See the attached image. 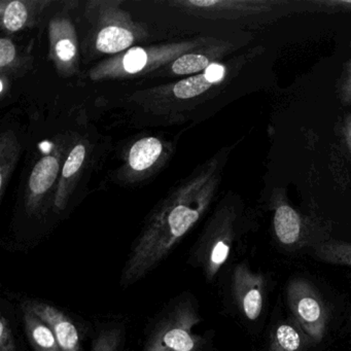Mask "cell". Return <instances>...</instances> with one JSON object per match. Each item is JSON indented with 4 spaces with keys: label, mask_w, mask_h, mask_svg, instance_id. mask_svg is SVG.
<instances>
[{
    "label": "cell",
    "mask_w": 351,
    "mask_h": 351,
    "mask_svg": "<svg viewBox=\"0 0 351 351\" xmlns=\"http://www.w3.org/2000/svg\"><path fill=\"white\" fill-rule=\"evenodd\" d=\"M201 322L194 295L180 293L152 322L143 351H208V338L195 330Z\"/></svg>",
    "instance_id": "6da1fadb"
},
{
    "label": "cell",
    "mask_w": 351,
    "mask_h": 351,
    "mask_svg": "<svg viewBox=\"0 0 351 351\" xmlns=\"http://www.w3.org/2000/svg\"><path fill=\"white\" fill-rule=\"evenodd\" d=\"M287 297L293 319L312 343L322 342L328 328V309L315 287L307 279H291Z\"/></svg>",
    "instance_id": "7a4b0ae2"
},
{
    "label": "cell",
    "mask_w": 351,
    "mask_h": 351,
    "mask_svg": "<svg viewBox=\"0 0 351 351\" xmlns=\"http://www.w3.org/2000/svg\"><path fill=\"white\" fill-rule=\"evenodd\" d=\"M232 293L244 317L250 322L260 317L265 299V278L262 274L250 270L244 263L237 265L232 275Z\"/></svg>",
    "instance_id": "3957f363"
},
{
    "label": "cell",
    "mask_w": 351,
    "mask_h": 351,
    "mask_svg": "<svg viewBox=\"0 0 351 351\" xmlns=\"http://www.w3.org/2000/svg\"><path fill=\"white\" fill-rule=\"evenodd\" d=\"M273 230L279 243L287 250H299L309 244L303 217L282 195L272 197Z\"/></svg>",
    "instance_id": "277c9868"
},
{
    "label": "cell",
    "mask_w": 351,
    "mask_h": 351,
    "mask_svg": "<svg viewBox=\"0 0 351 351\" xmlns=\"http://www.w3.org/2000/svg\"><path fill=\"white\" fill-rule=\"evenodd\" d=\"M22 303L52 328L61 351H82L81 332L66 312L40 300L27 299Z\"/></svg>",
    "instance_id": "5b68a950"
},
{
    "label": "cell",
    "mask_w": 351,
    "mask_h": 351,
    "mask_svg": "<svg viewBox=\"0 0 351 351\" xmlns=\"http://www.w3.org/2000/svg\"><path fill=\"white\" fill-rule=\"evenodd\" d=\"M312 341L295 319L282 320L271 332L268 351H307Z\"/></svg>",
    "instance_id": "8992f818"
},
{
    "label": "cell",
    "mask_w": 351,
    "mask_h": 351,
    "mask_svg": "<svg viewBox=\"0 0 351 351\" xmlns=\"http://www.w3.org/2000/svg\"><path fill=\"white\" fill-rule=\"evenodd\" d=\"M22 319L28 341L34 351H61L52 328L21 303Z\"/></svg>",
    "instance_id": "52a82bcc"
},
{
    "label": "cell",
    "mask_w": 351,
    "mask_h": 351,
    "mask_svg": "<svg viewBox=\"0 0 351 351\" xmlns=\"http://www.w3.org/2000/svg\"><path fill=\"white\" fill-rule=\"evenodd\" d=\"M311 248L313 256L322 262L351 267V242L322 240Z\"/></svg>",
    "instance_id": "ba28073f"
},
{
    "label": "cell",
    "mask_w": 351,
    "mask_h": 351,
    "mask_svg": "<svg viewBox=\"0 0 351 351\" xmlns=\"http://www.w3.org/2000/svg\"><path fill=\"white\" fill-rule=\"evenodd\" d=\"M162 145L157 138L149 137L137 141L130 151L129 163L136 171L151 167L161 155Z\"/></svg>",
    "instance_id": "9c48e42d"
},
{
    "label": "cell",
    "mask_w": 351,
    "mask_h": 351,
    "mask_svg": "<svg viewBox=\"0 0 351 351\" xmlns=\"http://www.w3.org/2000/svg\"><path fill=\"white\" fill-rule=\"evenodd\" d=\"M126 328L120 322L104 324L98 330L92 344L91 351H122Z\"/></svg>",
    "instance_id": "30bf717a"
},
{
    "label": "cell",
    "mask_w": 351,
    "mask_h": 351,
    "mask_svg": "<svg viewBox=\"0 0 351 351\" xmlns=\"http://www.w3.org/2000/svg\"><path fill=\"white\" fill-rule=\"evenodd\" d=\"M58 170V161L54 157L40 160L30 176L29 186L32 192L40 195L48 191L54 184Z\"/></svg>",
    "instance_id": "8fae6325"
},
{
    "label": "cell",
    "mask_w": 351,
    "mask_h": 351,
    "mask_svg": "<svg viewBox=\"0 0 351 351\" xmlns=\"http://www.w3.org/2000/svg\"><path fill=\"white\" fill-rule=\"evenodd\" d=\"M133 42V36L130 32L124 28L110 27L101 30L97 38V49L102 53L121 52L130 47Z\"/></svg>",
    "instance_id": "7c38bea8"
},
{
    "label": "cell",
    "mask_w": 351,
    "mask_h": 351,
    "mask_svg": "<svg viewBox=\"0 0 351 351\" xmlns=\"http://www.w3.org/2000/svg\"><path fill=\"white\" fill-rule=\"evenodd\" d=\"M213 84L207 81L204 75H196L178 82L174 87V94L180 99H189L204 93Z\"/></svg>",
    "instance_id": "4fadbf2b"
},
{
    "label": "cell",
    "mask_w": 351,
    "mask_h": 351,
    "mask_svg": "<svg viewBox=\"0 0 351 351\" xmlns=\"http://www.w3.org/2000/svg\"><path fill=\"white\" fill-rule=\"evenodd\" d=\"M209 65L210 64L206 56L189 54L178 59L172 66V71L176 75H190L206 69Z\"/></svg>",
    "instance_id": "5bb4252c"
},
{
    "label": "cell",
    "mask_w": 351,
    "mask_h": 351,
    "mask_svg": "<svg viewBox=\"0 0 351 351\" xmlns=\"http://www.w3.org/2000/svg\"><path fill=\"white\" fill-rule=\"evenodd\" d=\"M307 13H345L351 12V0H305Z\"/></svg>",
    "instance_id": "9a60e30c"
},
{
    "label": "cell",
    "mask_w": 351,
    "mask_h": 351,
    "mask_svg": "<svg viewBox=\"0 0 351 351\" xmlns=\"http://www.w3.org/2000/svg\"><path fill=\"white\" fill-rule=\"evenodd\" d=\"M27 20V11L23 3L20 1H13L8 5L5 10L3 23L10 32H18L23 27Z\"/></svg>",
    "instance_id": "2e32d148"
},
{
    "label": "cell",
    "mask_w": 351,
    "mask_h": 351,
    "mask_svg": "<svg viewBox=\"0 0 351 351\" xmlns=\"http://www.w3.org/2000/svg\"><path fill=\"white\" fill-rule=\"evenodd\" d=\"M337 93L341 104L344 106L351 104V60L345 64L337 84Z\"/></svg>",
    "instance_id": "e0dca14e"
},
{
    "label": "cell",
    "mask_w": 351,
    "mask_h": 351,
    "mask_svg": "<svg viewBox=\"0 0 351 351\" xmlns=\"http://www.w3.org/2000/svg\"><path fill=\"white\" fill-rule=\"evenodd\" d=\"M147 55L143 49L134 48L128 51L124 57V67L127 73H136L147 64Z\"/></svg>",
    "instance_id": "ac0fdd59"
},
{
    "label": "cell",
    "mask_w": 351,
    "mask_h": 351,
    "mask_svg": "<svg viewBox=\"0 0 351 351\" xmlns=\"http://www.w3.org/2000/svg\"><path fill=\"white\" fill-rule=\"evenodd\" d=\"M85 155L86 149L83 145H77L71 151L69 159L65 162L64 167H63V176L64 178H71L81 168L84 160H85Z\"/></svg>",
    "instance_id": "d6986e66"
},
{
    "label": "cell",
    "mask_w": 351,
    "mask_h": 351,
    "mask_svg": "<svg viewBox=\"0 0 351 351\" xmlns=\"http://www.w3.org/2000/svg\"><path fill=\"white\" fill-rule=\"evenodd\" d=\"M0 350H17L11 324L5 315L0 316Z\"/></svg>",
    "instance_id": "ffe728a7"
},
{
    "label": "cell",
    "mask_w": 351,
    "mask_h": 351,
    "mask_svg": "<svg viewBox=\"0 0 351 351\" xmlns=\"http://www.w3.org/2000/svg\"><path fill=\"white\" fill-rule=\"evenodd\" d=\"M16 50L11 40H0V66L5 67L15 59Z\"/></svg>",
    "instance_id": "44dd1931"
},
{
    "label": "cell",
    "mask_w": 351,
    "mask_h": 351,
    "mask_svg": "<svg viewBox=\"0 0 351 351\" xmlns=\"http://www.w3.org/2000/svg\"><path fill=\"white\" fill-rule=\"evenodd\" d=\"M205 77L209 83L217 84L223 81L225 79L226 69L223 65L217 64V63H213L205 69Z\"/></svg>",
    "instance_id": "7402d4cb"
},
{
    "label": "cell",
    "mask_w": 351,
    "mask_h": 351,
    "mask_svg": "<svg viewBox=\"0 0 351 351\" xmlns=\"http://www.w3.org/2000/svg\"><path fill=\"white\" fill-rule=\"evenodd\" d=\"M56 52L61 60L69 61L75 57V47L71 40H62L57 44Z\"/></svg>",
    "instance_id": "603a6c76"
},
{
    "label": "cell",
    "mask_w": 351,
    "mask_h": 351,
    "mask_svg": "<svg viewBox=\"0 0 351 351\" xmlns=\"http://www.w3.org/2000/svg\"><path fill=\"white\" fill-rule=\"evenodd\" d=\"M343 132H344L345 139L347 145L351 149V114H347L343 121Z\"/></svg>",
    "instance_id": "cb8c5ba5"
},
{
    "label": "cell",
    "mask_w": 351,
    "mask_h": 351,
    "mask_svg": "<svg viewBox=\"0 0 351 351\" xmlns=\"http://www.w3.org/2000/svg\"><path fill=\"white\" fill-rule=\"evenodd\" d=\"M191 3L199 8H213V5H217V0H198V1L192 0Z\"/></svg>",
    "instance_id": "d4e9b609"
},
{
    "label": "cell",
    "mask_w": 351,
    "mask_h": 351,
    "mask_svg": "<svg viewBox=\"0 0 351 351\" xmlns=\"http://www.w3.org/2000/svg\"><path fill=\"white\" fill-rule=\"evenodd\" d=\"M0 351H7V350H0ZM16 351H17V350H16Z\"/></svg>",
    "instance_id": "484cf974"
},
{
    "label": "cell",
    "mask_w": 351,
    "mask_h": 351,
    "mask_svg": "<svg viewBox=\"0 0 351 351\" xmlns=\"http://www.w3.org/2000/svg\"><path fill=\"white\" fill-rule=\"evenodd\" d=\"M350 319H351V313H350Z\"/></svg>",
    "instance_id": "4316f807"
}]
</instances>
